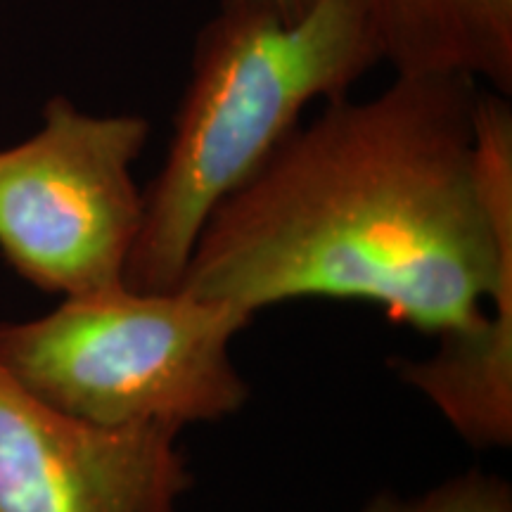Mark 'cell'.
Returning a JSON list of instances; mask_svg holds the SVG:
<instances>
[{
	"mask_svg": "<svg viewBox=\"0 0 512 512\" xmlns=\"http://www.w3.org/2000/svg\"><path fill=\"white\" fill-rule=\"evenodd\" d=\"M178 290L254 316L351 299L437 335L415 382L477 432L512 420V110L456 74L325 102L211 209Z\"/></svg>",
	"mask_w": 512,
	"mask_h": 512,
	"instance_id": "cell-1",
	"label": "cell"
},
{
	"mask_svg": "<svg viewBox=\"0 0 512 512\" xmlns=\"http://www.w3.org/2000/svg\"><path fill=\"white\" fill-rule=\"evenodd\" d=\"M382 62L366 0H316L285 22L264 0H221L197 31L190 79L124 283L174 290L197 235L283 140L313 100L347 98Z\"/></svg>",
	"mask_w": 512,
	"mask_h": 512,
	"instance_id": "cell-2",
	"label": "cell"
},
{
	"mask_svg": "<svg viewBox=\"0 0 512 512\" xmlns=\"http://www.w3.org/2000/svg\"><path fill=\"white\" fill-rule=\"evenodd\" d=\"M254 316L185 290H107L0 323V363L31 394L91 425L183 427L245 406L230 342Z\"/></svg>",
	"mask_w": 512,
	"mask_h": 512,
	"instance_id": "cell-3",
	"label": "cell"
},
{
	"mask_svg": "<svg viewBox=\"0 0 512 512\" xmlns=\"http://www.w3.org/2000/svg\"><path fill=\"white\" fill-rule=\"evenodd\" d=\"M140 114H88L53 98L34 136L0 150V252L38 290L76 297L124 285L143 190Z\"/></svg>",
	"mask_w": 512,
	"mask_h": 512,
	"instance_id": "cell-4",
	"label": "cell"
},
{
	"mask_svg": "<svg viewBox=\"0 0 512 512\" xmlns=\"http://www.w3.org/2000/svg\"><path fill=\"white\" fill-rule=\"evenodd\" d=\"M178 437L72 418L0 363V512H176L192 484Z\"/></svg>",
	"mask_w": 512,
	"mask_h": 512,
	"instance_id": "cell-5",
	"label": "cell"
},
{
	"mask_svg": "<svg viewBox=\"0 0 512 512\" xmlns=\"http://www.w3.org/2000/svg\"><path fill=\"white\" fill-rule=\"evenodd\" d=\"M396 76L456 74L510 98L512 0H366Z\"/></svg>",
	"mask_w": 512,
	"mask_h": 512,
	"instance_id": "cell-6",
	"label": "cell"
},
{
	"mask_svg": "<svg viewBox=\"0 0 512 512\" xmlns=\"http://www.w3.org/2000/svg\"><path fill=\"white\" fill-rule=\"evenodd\" d=\"M363 512H512V491L501 477L472 470L420 496L380 494Z\"/></svg>",
	"mask_w": 512,
	"mask_h": 512,
	"instance_id": "cell-7",
	"label": "cell"
},
{
	"mask_svg": "<svg viewBox=\"0 0 512 512\" xmlns=\"http://www.w3.org/2000/svg\"><path fill=\"white\" fill-rule=\"evenodd\" d=\"M264 3L271 5L285 22H297L316 5V0H264Z\"/></svg>",
	"mask_w": 512,
	"mask_h": 512,
	"instance_id": "cell-8",
	"label": "cell"
}]
</instances>
